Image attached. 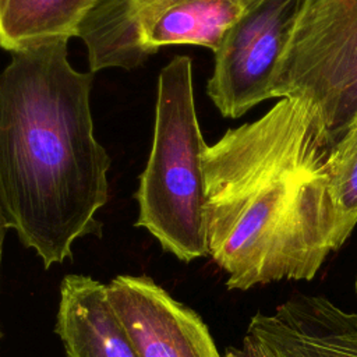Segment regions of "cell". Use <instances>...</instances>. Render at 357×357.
<instances>
[{
    "instance_id": "1",
    "label": "cell",
    "mask_w": 357,
    "mask_h": 357,
    "mask_svg": "<svg viewBox=\"0 0 357 357\" xmlns=\"http://www.w3.org/2000/svg\"><path fill=\"white\" fill-rule=\"evenodd\" d=\"M329 145L297 98H280L204 152L208 255L226 286L311 280L346 241L329 194Z\"/></svg>"
},
{
    "instance_id": "2",
    "label": "cell",
    "mask_w": 357,
    "mask_h": 357,
    "mask_svg": "<svg viewBox=\"0 0 357 357\" xmlns=\"http://www.w3.org/2000/svg\"><path fill=\"white\" fill-rule=\"evenodd\" d=\"M64 39L11 52L0 73V206L45 268L100 236L110 158L93 134V73L73 68Z\"/></svg>"
},
{
    "instance_id": "3",
    "label": "cell",
    "mask_w": 357,
    "mask_h": 357,
    "mask_svg": "<svg viewBox=\"0 0 357 357\" xmlns=\"http://www.w3.org/2000/svg\"><path fill=\"white\" fill-rule=\"evenodd\" d=\"M204 141L194 100L192 63L174 56L159 73L153 138L135 192V226L180 261L208 255Z\"/></svg>"
},
{
    "instance_id": "4",
    "label": "cell",
    "mask_w": 357,
    "mask_h": 357,
    "mask_svg": "<svg viewBox=\"0 0 357 357\" xmlns=\"http://www.w3.org/2000/svg\"><path fill=\"white\" fill-rule=\"evenodd\" d=\"M273 98L307 103L332 148L357 120V0H305Z\"/></svg>"
},
{
    "instance_id": "5",
    "label": "cell",
    "mask_w": 357,
    "mask_h": 357,
    "mask_svg": "<svg viewBox=\"0 0 357 357\" xmlns=\"http://www.w3.org/2000/svg\"><path fill=\"white\" fill-rule=\"evenodd\" d=\"M305 0H264L245 10L213 53L206 92L222 116L238 119L273 98L280 60Z\"/></svg>"
},
{
    "instance_id": "6",
    "label": "cell",
    "mask_w": 357,
    "mask_h": 357,
    "mask_svg": "<svg viewBox=\"0 0 357 357\" xmlns=\"http://www.w3.org/2000/svg\"><path fill=\"white\" fill-rule=\"evenodd\" d=\"M106 291L139 357H222L201 317L151 278L120 275Z\"/></svg>"
},
{
    "instance_id": "7",
    "label": "cell",
    "mask_w": 357,
    "mask_h": 357,
    "mask_svg": "<svg viewBox=\"0 0 357 357\" xmlns=\"http://www.w3.org/2000/svg\"><path fill=\"white\" fill-rule=\"evenodd\" d=\"M248 326L278 357H357V312L324 296H294Z\"/></svg>"
},
{
    "instance_id": "8",
    "label": "cell",
    "mask_w": 357,
    "mask_h": 357,
    "mask_svg": "<svg viewBox=\"0 0 357 357\" xmlns=\"http://www.w3.org/2000/svg\"><path fill=\"white\" fill-rule=\"evenodd\" d=\"M54 331L67 357H139L110 304L106 284L86 275L63 278Z\"/></svg>"
},
{
    "instance_id": "9",
    "label": "cell",
    "mask_w": 357,
    "mask_h": 357,
    "mask_svg": "<svg viewBox=\"0 0 357 357\" xmlns=\"http://www.w3.org/2000/svg\"><path fill=\"white\" fill-rule=\"evenodd\" d=\"M243 13L230 0H176L138 22L117 67L135 68L170 45H197L215 53Z\"/></svg>"
},
{
    "instance_id": "10",
    "label": "cell",
    "mask_w": 357,
    "mask_h": 357,
    "mask_svg": "<svg viewBox=\"0 0 357 357\" xmlns=\"http://www.w3.org/2000/svg\"><path fill=\"white\" fill-rule=\"evenodd\" d=\"M98 0H0V46L18 49L78 36Z\"/></svg>"
},
{
    "instance_id": "11",
    "label": "cell",
    "mask_w": 357,
    "mask_h": 357,
    "mask_svg": "<svg viewBox=\"0 0 357 357\" xmlns=\"http://www.w3.org/2000/svg\"><path fill=\"white\" fill-rule=\"evenodd\" d=\"M176 0H98L84 20L78 38L88 50L91 73L117 67L139 21ZM244 11L264 0H230Z\"/></svg>"
},
{
    "instance_id": "12",
    "label": "cell",
    "mask_w": 357,
    "mask_h": 357,
    "mask_svg": "<svg viewBox=\"0 0 357 357\" xmlns=\"http://www.w3.org/2000/svg\"><path fill=\"white\" fill-rule=\"evenodd\" d=\"M326 172L339 231L347 240L357 225V120L331 148Z\"/></svg>"
},
{
    "instance_id": "13",
    "label": "cell",
    "mask_w": 357,
    "mask_h": 357,
    "mask_svg": "<svg viewBox=\"0 0 357 357\" xmlns=\"http://www.w3.org/2000/svg\"><path fill=\"white\" fill-rule=\"evenodd\" d=\"M223 357H278L271 346L251 328H247L241 343L229 347Z\"/></svg>"
},
{
    "instance_id": "14",
    "label": "cell",
    "mask_w": 357,
    "mask_h": 357,
    "mask_svg": "<svg viewBox=\"0 0 357 357\" xmlns=\"http://www.w3.org/2000/svg\"><path fill=\"white\" fill-rule=\"evenodd\" d=\"M7 225L4 220V215L0 206V264H1V255H3V244H4V238H6V231H7ZM1 335V333H0Z\"/></svg>"
},
{
    "instance_id": "15",
    "label": "cell",
    "mask_w": 357,
    "mask_h": 357,
    "mask_svg": "<svg viewBox=\"0 0 357 357\" xmlns=\"http://www.w3.org/2000/svg\"><path fill=\"white\" fill-rule=\"evenodd\" d=\"M356 286H357V284H356Z\"/></svg>"
}]
</instances>
